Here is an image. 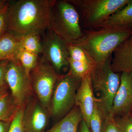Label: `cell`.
Returning <instances> with one entry per match:
<instances>
[{
    "mask_svg": "<svg viewBox=\"0 0 132 132\" xmlns=\"http://www.w3.org/2000/svg\"><path fill=\"white\" fill-rule=\"evenodd\" d=\"M95 102V97L89 75L82 78L75 96V105L79 109L83 120L88 127Z\"/></svg>",
    "mask_w": 132,
    "mask_h": 132,
    "instance_id": "12",
    "label": "cell"
},
{
    "mask_svg": "<svg viewBox=\"0 0 132 132\" xmlns=\"http://www.w3.org/2000/svg\"><path fill=\"white\" fill-rule=\"evenodd\" d=\"M48 28L66 43H75L82 37L80 15L68 1H55L52 6Z\"/></svg>",
    "mask_w": 132,
    "mask_h": 132,
    "instance_id": "4",
    "label": "cell"
},
{
    "mask_svg": "<svg viewBox=\"0 0 132 132\" xmlns=\"http://www.w3.org/2000/svg\"><path fill=\"white\" fill-rule=\"evenodd\" d=\"M43 57L30 73L33 91L41 105L49 113L53 92L60 76Z\"/></svg>",
    "mask_w": 132,
    "mask_h": 132,
    "instance_id": "7",
    "label": "cell"
},
{
    "mask_svg": "<svg viewBox=\"0 0 132 132\" xmlns=\"http://www.w3.org/2000/svg\"><path fill=\"white\" fill-rule=\"evenodd\" d=\"M24 107L19 108L10 124L9 132H24L22 124Z\"/></svg>",
    "mask_w": 132,
    "mask_h": 132,
    "instance_id": "24",
    "label": "cell"
},
{
    "mask_svg": "<svg viewBox=\"0 0 132 132\" xmlns=\"http://www.w3.org/2000/svg\"><path fill=\"white\" fill-rule=\"evenodd\" d=\"M82 79L69 73L61 75L53 92L49 113L55 119H61L75 106V96Z\"/></svg>",
    "mask_w": 132,
    "mask_h": 132,
    "instance_id": "6",
    "label": "cell"
},
{
    "mask_svg": "<svg viewBox=\"0 0 132 132\" xmlns=\"http://www.w3.org/2000/svg\"><path fill=\"white\" fill-rule=\"evenodd\" d=\"M102 132H120L112 114L104 117Z\"/></svg>",
    "mask_w": 132,
    "mask_h": 132,
    "instance_id": "26",
    "label": "cell"
},
{
    "mask_svg": "<svg viewBox=\"0 0 132 132\" xmlns=\"http://www.w3.org/2000/svg\"><path fill=\"white\" fill-rule=\"evenodd\" d=\"M80 10L84 27L95 29L130 0H68Z\"/></svg>",
    "mask_w": 132,
    "mask_h": 132,
    "instance_id": "5",
    "label": "cell"
},
{
    "mask_svg": "<svg viewBox=\"0 0 132 132\" xmlns=\"http://www.w3.org/2000/svg\"><path fill=\"white\" fill-rule=\"evenodd\" d=\"M11 122L0 121V132H9Z\"/></svg>",
    "mask_w": 132,
    "mask_h": 132,
    "instance_id": "28",
    "label": "cell"
},
{
    "mask_svg": "<svg viewBox=\"0 0 132 132\" xmlns=\"http://www.w3.org/2000/svg\"><path fill=\"white\" fill-rule=\"evenodd\" d=\"M9 61L8 60L0 61V88L7 85L6 80V73Z\"/></svg>",
    "mask_w": 132,
    "mask_h": 132,
    "instance_id": "27",
    "label": "cell"
},
{
    "mask_svg": "<svg viewBox=\"0 0 132 132\" xmlns=\"http://www.w3.org/2000/svg\"><path fill=\"white\" fill-rule=\"evenodd\" d=\"M70 75L78 79H82L86 76L89 75L96 65L91 64L75 60L70 57L68 59Z\"/></svg>",
    "mask_w": 132,
    "mask_h": 132,
    "instance_id": "19",
    "label": "cell"
},
{
    "mask_svg": "<svg viewBox=\"0 0 132 132\" xmlns=\"http://www.w3.org/2000/svg\"><path fill=\"white\" fill-rule=\"evenodd\" d=\"M20 45L22 49L38 55L42 54V40L39 33L33 32L21 35Z\"/></svg>",
    "mask_w": 132,
    "mask_h": 132,
    "instance_id": "17",
    "label": "cell"
},
{
    "mask_svg": "<svg viewBox=\"0 0 132 132\" xmlns=\"http://www.w3.org/2000/svg\"><path fill=\"white\" fill-rule=\"evenodd\" d=\"M120 132H132V116L131 115L114 117Z\"/></svg>",
    "mask_w": 132,
    "mask_h": 132,
    "instance_id": "23",
    "label": "cell"
},
{
    "mask_svg": "<svg viewBox=\"0 0 132 132\" xmlns=\"http://www.w3.org/2000/svg\"><path fill=\"white\" fill-rule=\"evenodd\" d=\"M83 120L79 109L75 105L59 122L45 132H78L79 125Z\"/></svg>",
    "mask_w": 132,
    "mask_h": 132,
    "instance_id": "16",
    "label": "cell"
},
{
    "mask_svg": "<svg viewBox=\"0 0 132 132\" xmlns=\"http://www.w3.org/2000/svg\"><path fill=\"white\" fill-rule=\"evenodd\" d=\"M21 35L8 30L0 37V61L19 62L17 55L21 48Z\"/></svg>",
    "mask_w": 132,
    "mask_h": 132,
    "instance_id": "15",
    "label": "cell"
},
{
    "mask_svg": "<svg viewBox=\"0 0 132 132\" xmlns=\"http://www.w3.org/2000/svg\"><path fill=\"white\" fill-rule=\"evenodd\" d=\"M105 115L96 102L90 118L89 128L91 132H102Z\"/></svg>",
    "mask_w": 132,
    "mask_h": 132,
    "instance_id": "22",
    "label": "cell"
},
{
    "mask_svg": "<svg viewBox=\"0 0 132 132\" xmlns=\"http://www.w3.org/2000/svg\"><path fill=\"white\" fill-rule=\"evenodd\" d=\"M39 55L21 48L17 55V60L21 64L28 75L36 67L39 61Z\"/></svg>",
    "mask_w": 132,
    "mask_h": 132,
    "instance_id": "20",
    "label": "cell"
},
{
    "mask_svg": "<svg viewBox=\"0 0 132 132\" xmlns=\"http://www.w3.org/2000/svg\"><path fill=\"white\" fill-rule=\"evenodd\" d=\"M10 2L0 9V37L8 30V13Z\"/></svg>",
    "mask_w": 132,
    "mask_h": 132,
    "instance_id": "25",
    "label": "cell"
},
{
    "mask_svg": "<svg viewBox=\"0 0 132 132\" xmlns=\"http://www.w3.org/2000/svg\"><path fill=\"white\" fill-rule=\"evenodd\" d=\"M55 1L19 0L10 3L8 30L20 35L41 34L49 27L52 6Z\"/></svg>",
    "mask_w": 132,
    "mask_h": 132,
    "instance_id": "1",
    "label": "cell"
},
{
    "mask_svg": "<svg viewBox=\"0 0 132 132\" xmlns=\"http://www.w3.org/2000/svg\"></svg>",
    "mask_w": 132,
    "mask_h": 132,
    "instance_id": "33",
    "label": "cell"
},
{
    "mask_svg": "<svg viewBox=\"0 0 132 132\" xmlns=\"http://www.w3.org/2000/svg\"><path fill=\"white\" fill-rule=\"evenodd\" d=\"M47 29L42 40L43 57L59 73L64 67H69V53L67 43L51 29Z\"/></svg>",
    "mask_w": 132,
    "mask_h": 132,
    "instance_id": "9",
    "label": "cell"
},
{
    "mask_svg": "<svg viewBox=\"0 0 132 132\" xmlns=\"http://www.w3.org/2000/svg\"><path fill=\"white\" fill-rule=\"evenodd\" d=\"M132 34V29H101L85 30L75 44L82 48L97 64L106 61L114 51Z\"/></svg>",
    "mask_w": 132,
    "mask_h": 132,
    "instance_id": "2",
    "label": "cell"
},
{
    "mask_svg": "<svg viewBox=\"0 0 132 132\" xmlns=\"http://www.w3.org/2000/svg\"><path fill=\"white\" fill-rule=\"evenodd\" d=\"M78 132H91L85 121L82 120L80 122L78 127Z\"/></svg>",
    "mask_w": 132,
    "mask_h": 132,
    "instance_id": "30",
    "label": "cell"
},
{
    "mask_svg": "<svg viewBox=\"0 0 132 132\" xmlns=\"http://www.w3.org/2000/svg\"><path fill=\"white\" fill-rule=\"evenodd\" d=\"M132 113V72L120 75V82L114 99L111 114L113 117L130 115Z\"/></svg>",
    "mask_w": 132,
    "mask_h": 132,
    "instance_id": "11",
    "label": "cell"
},
{
    "mask_svg": "<svg viewBox=\"0 0 132 132\" xmlns=\"http://www.w3.org/2000/svg\"><path fill=\"white\" fill-rule=\"evenodd\" d=\"M132 29V0L127 5L106 19L94 29Z\"/></svg>",
    "mask_w": 132,
    "mask_h": 132,
    "instance_id": "14",
    "label": "cell"
},
{
    "mask_svg": "<svg viewBox=\"0 0 132 132\" xmlns=\"http://www.w3.org/2000/svg\"><path fill=\"white\" fill-rule=\"evenodd\" d=\"M48 113L36 97H32L24 107L22 118L24 132H45Z\"/></svg>",
    "mask_w": 132,
    "mask_h": 132,
    "instance_id": "10",
    "label": "cell"
},
{
    "mask_svg": "<svg viewBox=\"0 0 132 132\" xmlns=\"http://www.w3.org/2000/svg\"><path fill=\"white\" fill-rule=\"evenodd\" d=\"M8 2L5 0H0V9L5 6Z\"/></svg>",
    "mask_w": 132,
    "mask_h": 132,
    "instance_id": "31",
    "label": "cell"
},
{
    "mask_svg": "<svg viewBox=\"0 0 132 132\" xmlns=\"http://www.w3.org/2000/svg\"><path fill=\"white\" fill-rule=\"evenodd\" d=\"M112 56L105 62L96 64L90 74L96 103L105 116L111 114L114 99L120 82V75L111 69Z\"/></svg>",
    "mask_w": 132,
    "mask_h": 132,
    "instance_id": "3",
    "label": "cell"
},
{
    "mask_svg": "<svg viewBox=\"0 0 132 132\" xmlns=\"http://www.w3.org/2000/svg\"><path fill=\"white\" fill-rule=\"evenodd\" d=\"M111 68L114 72H132V34L114 51Z\"/></svg>",
    "mask_w": 132,
    "mask_h": 132,
    "instance_id": "13",
    "label": "cell"
},
{
    "mask_svg": "<svg viewBox=\"0 0 132 132\" xmlns=\"http://www.w3.org/2000/svg\"><path fill=\"white\" fill-rule=\"evenodd\" d=\"M19 108L10 92L0 101V121L12 122Z\"/></svg>",
    "mask_w": 132,
    "mask_h": 132,
    "instance_id": "18",
    "label": "cell"
},
{
    "mask_svg": "<svg viewBox=\"0 0 132 132\" xmlns=\"http://www.w3.org/2000/svg\"><path fill=\"white\" fill-rule=\"evenodd\" d=\"M6 80L10 93L19 107L25 106L32 97L30 76L19 62L10 61L6 73Z\"/></svg>",
    "mask_w": 132,
    "mask_h": 132,
    "instance_id": "8",
    "label": "cell"
},
{
    "mask_svg": "<svg viewBox=\"0 0 132 132\" xmlns=\"http://www.w3.org/2000/svg\"><path fill=\"white\" fill-rule=\"evenodd\" d=\"M10 92L7 85L0 88V101Z\"/></svg>",
    "mask_w": 132,
    "mask_h": 132,
    "instance_id": "29",
    "label": "cell"
},
{
    "mask_svg": "<svg viewBox=\"0 0 132 132\" xmlns=\"http://www.w3.org/2000/svg\"><path fill=\"white\" fill-rule=\"evenodd\" d=\"M130 115H131V116H132V113L131 114H130Z\"/></svg>",
    "mask_w": 132,
    "mask_h": 132,
    "instance_id": "32",
    "label": "cell"
},
{
    "mask_svg": "<svg viewBox=\"0 0 132 132\" xmlns=\"http://www.w3.org/2000/svg\"><path fill=\"white\" fill-rule=\"evenodd\" d=\"M69 57L75 60L96 65L94 60L86 50L75 43H67Z\"/></svg>",
    "mask_w": 132,
    "mask_h": 132,
    "instance_id": "21",
    "label": "cell"
}]
</instances>
